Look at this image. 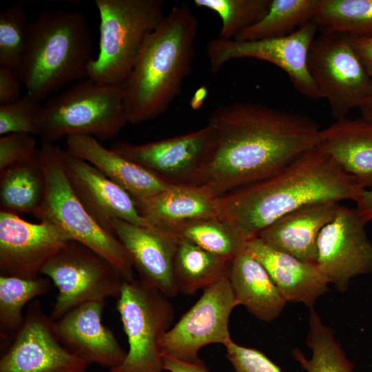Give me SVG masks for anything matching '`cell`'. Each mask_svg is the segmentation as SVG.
<instances>
[{
	"mask_svg": "<svg viewBox=\"0 0 372 372\" xmlns=\"http://www.w3.org/2000/svg\"><path fill=\"white\" fill-rule=\"evenodd\" d=\"M207 125L210 152L187 185L217 197L273 176L320 143L312 119L251 102L218 107Z\"/></svg>",
	"mask_w": 372,
	"mask_h": 372,
	"instance_id": "1",
	"label": "cell"
},
{
	"mask_svg": "<svg viewBox=\"0 0 372 372\" xmlns=\"http://www.w3.org/2000/svg\"><path fill=\"white\" fill-rule=\"evenodd\" d=\"M363 190L320 143L273 176L219 197L218 217L247 242L280 217L304 205L355 201Z\"/></svg>",
	"mask_w": 372,
	"mask_h": 372,
	"instance_id": "2",
	"label": "cell"
},
{
	"mask_svg": "<svg viewBox=\"0 0 372 372\" xmlns=\"http://www.w3.org/2000/svg\"><path fill=\"white\" fill-rule=\"evenodd\" d=\"M198 30V19L182 3L173 6L150 34L123 85L128 123L158 117L180 94L192 70Z\"/></svg>",
	"mask_w": 372,
	"mask_h": 372,
	"instance_id": "3",
	"label": "cell"
},
{
	"mask_svg": "<svg viewBox=\"0 0 372 372\" xmlns=\"http://www.w3.org/2000/svg\"><path fill=\"white\" fill-rule=\"evenodd\" d=\"M92 52V33L82 13L43 11L30 22L17 70L26 93L41 101L65 85L87 78Z\"/></svg>",
	"mask_w": 372,
	"mask_h": 372,
	"instance_id": "4",
	"label": "cell"
},
{
	"mask_svg": "<svg viewBox=\"0 0 372 372\" xmlns=\"http://www.w3.org/2000/svg\"><path fill=\"white\" fill-rule=\"evenodd\" d=\"M61 149L42 141L38 157L45 178V192L33 214L49 222L74 240L106 259L125 281L134 277L127 252L116 236L101 227L86 211L72 189L64 172Z\"/></svg>",
	"mask_w": 372,
	"mask_h": 372,
	"instance_id": "5",
	"label": "cell"
},
{
	"mask_svg": "<svg viewBox=\"0 0 372 372\" xmlns=\"http://www.w3.org/2000/svg\"><path fill=\"white\" fill-rule=\"evenodd\" d=\"M99 52L87 78L123 85L150 34L165 16L162 0H96Z\"/></svg>",
	"mask_w": 372,
	"mask_h": 372,
	"instance_id": "6",
	"label": "cell"
},
{
	"mask_svg": "<svg viewBox=\"0 0 372 372\" xmlns=\"http://www.w3.org/2000/svg\"><path fill=\"white\" fill-rule=\"evenodd\" d=\"M127 123L123 85L88 78L43 105L37 121L38 136L50 143L76 134L114 138Z\"/></svg>",
	"mask_w": 372,
	"mask_h": 372,
	"instance_id": "7",
	"label": "cell"
},
{
	"mask_svg": "<svg viewBox=\"0 0 372 372\" xmlns=\"http://www.w3.org/2000/svg\"><path fill=\"white\" fill-rule=\"evenodd\" d=\"M118 298L129 349L122 364L110 372H163L161 341L174 316L169 298L136 279L123 282Z\"/></svg>",
	"mask_w": 372,
	"mask_h": 372,
	"instance_id": "8",
	"label": "cell"
},
{
	"mask_svg": "<svg viewBox=\"0 0 372 372\" xmlns=\"http://www.w3.org/2000/svg\"><path fill=\"white\" fill-rule=\"evenodd\" d=\"M41 274L58 289L50 316L52 321L83 303L118 297L125 281L106 259L74 240L46 262Z\"/></svg>",
	"mask_w": 372,
	"mask_h": 372,
	"instance_id": "9",
	"label": "cell"
},
{
	"mask_svg": "<svg viewBox=\"0 0 372 372\" xmlns=\"http://www.w3.org/2000/svg\"><path fill=\"white\" fill-rule=\"evenodd\" d=\"M308 68L336 120L363 103L371 78L347 35L320 33L315 37L308 54Z\"/></svg>",
	"mask_w": 372,
	"mask_h": 372,
	"instance_id": "10",
	"label": "cell"
},
{
	"mask_svg": "<svg viewBox=\"0 0 372 372\" xmlns=\"http://www.w3.org/2000/svg\"><path fill=\"white\" fill-rule=\"evenodd\" d=\"M318 30L314 20L292 33L278 38L256 41L210 40L206 52L213 72L228 61L254 59L277 65L289 77L295 89L311 99H323L308 68V54Z\"/></svg>",
	"mask_w": 372,
	"mask_h": 372,
	"instance_id": "11",
	"label": "cell"
},
{
	"mask_svg": "<svg viewBox=\"0 0 372 372\" xmlns=\"http://www.w3.org/2000/svg\"><path fill=\"white\" fill-rule=\"evenodd\" d=\"M237 305L229 278L205 288L200 298L162 338L163 356L194 362L205 346L216 343L225 347L232 340L229 321Z\"/></svg>",
	"mask_w": 372,
	"mask_h": 372,
	"instance_id": "12",
	"label": "cell"
},
{
	"mask_svg": "<svg viewBox=\"0 0 372 372\" xmlns=\"http://www.w3.org/2000/svg\"><path fill=\"white\" fill-rule=\"evenodd\" d=\"M364 226L355 209L339 205L319 235L316 265L340 292L352 278L372 273V242Z\"/></svg>",
	"mask_w": 372,
	"mask_h": 372,
	"instance_id": "13",
	"label": "cell"
},
{
	"mask_svg": "<svg viewBox=\"0 0 372 372\" xmlns=\"http://www.w3.org/2000/svg\"><path fill=\"white\" fill-rule=\"evenodd\" d=\"M87 366L61 344L37 300L28 306L14 342L0 359V372H86Z\"/></svg>",
	"mask_w": 372,
	"mask_h": 372,
	"instance_id": "14",
	"label": "cell"
},
{
	"mask_svg": "<svg viewBox=\"0 0 372 372\" xmlns=\"http://www.w3.org/2000/svg\"><path fill=\"white\" fill-rule=\"evenodd\" d=\"M70 240L49 222L30 223L0 211V275L37 278L46 262Z\"/></svg>",
	"mask_w": 372,
	"mask_h": 372,
	"instance_id": "15",
	"label": "cell"
},
{
	"mask_svg": "<svg viewBox=\"0 0 372 372\" xmlns=\"http://www.w3.org/2000/svg\"><path fill=\"white\" fill-rule=\"evenodd\" d=\"M213 142L210 127L143 144L118 141L110 149L167 183L187 185L201 167Z\"/></svg>",
	"mask_w": 372,
	"mask_h": 372,
	"instance_id": "16",
	"label": "cell"
},
{
	"mask_svg": "<svg viewBox=\"0 0 372 372\" xmlns=\"http://www.w3.org/2000/svg\"><path fill=\"white\" fill-rule=\"evenodd\" d=\"M61 154L63 167L72 189L88 214L105 231L116 236L112 227L114 219L151 227L125 189L66 149H61Z\"/></svg>",
	"mask_w": 372,
	"mask_h": 372,
	"instance_id": "17",
	"label": "cell"
},
{
	"mask_svg": "<svg viewBox=\"0 0 372 372\" xmlns=\"http://www.w3.org/2000/svg\"><path fill=\"white\" fill-rule=\"evenodd\" d=\"M105 301L83 303L52 321L61 344L89 364L114 369L123 362L125 352L112 331L102 323Z\"/></svg>",
	"mask_w": 372,
	"mask_h": 372,
	"instance_id": "18",
	"label": "cell"
},
{
	"mask_svg": "<svg viewBox=\"0 0 372 372\" xmlns=\"http://www.w3.org/2000/svg\"><path fill=\"white\" fill-rule=\"evenodd\" d=\"M112 227L140 280L168 298L178 294L174 278L176 240L152 227L114 219Z\"/></svg>",
	"mask_w": 372,
	"mask_h": 372,
	"instance_id": "19",
	"label": "cell"
},
{
	"mask_svg": "<svg viewBox=\"0 0 372 372\" xmlns=\"http://www.w3.org/2000/svg\"><path fill=\"white\" fill-rule=\"evenodd\" d=\"M246 249L265 267L287 302L313 308L328 290L329 282L316 264L279 250L258 237L247 242Z\"/></svg>",
	"mask_w": 372,
	"mask_h": 372,
	"instance_id": "20",
	"label": "cell"
},
{
	"mask_svg": "<svg viewBox=\"0 0 372 372\" xmlns=\"http://www.w3.org/2000/svg\"><path fill=\"white\" fill-rule=\"evenodd\" d=\"M338 206L333 201L304 205L274 221L257 237L279 250L316 264L319 235L333 218Z\"/></svg>",
	"mask_w": 372,
	"mask_h": 372,
	"instance_id": "21",
	"label": "cell"
},
{
	"mask_svg": "<svg viewBox=\"0 0 372 372\" xmlns=\"http://www.w3.org/2000/svg\"><path fill=\"white\" fill-rule=\"evenodd\" d=\"M66 145L69 153L94 166L125 189L134 200L152 197L172 185L110 148H105L93 136L70 135L66 137Z\"/></svg>",
	"mask_w": 372,
	"mask_h": 372,
	"instance_id": "22",
	"label": "cell"
},
{
	"mask_svg": "<svg viewBox=\"0 0 372 372\" xmlns=\"http://www.w3.org/2000/svg\"><path fill=\"white\" fill-rule=\"evenodd\" d=\"M320 145L364 189H372V121L336 120L321 130Z\"/></svg>",
	"mask_w": 372,
	"mask_h": 372,
	"instance_id": "23",
	"label": "cell"
},
{
	"mask_svg": "<svg viewBox=\"0 0 372 372\" xmlns=\"http://www.w3.org/2000/svg\"><path fill=\"white\" fill-rule=\"evenodd\" d=\"M140 214L156 229L205 217L219 216L220 198L189 185H172L148 198L134 200Z\"/></svg>",
	"mask_w": 372,
	"mask_h": 372,
	"instance_id": "24",
	"label": "cell"
},
{
	"mask_svg": "<svg viewBox=\"0 0 372 372\" xmlns=\"http://www.w3.org/2000/svg\"><path fill=\"white\" fill-rule=\"evenodd\" d=\"M229 280L238 305L260 320H275L287 303L265 267L246 249L231 260Z\"/></svg>",
	"mask_w": 372,
	"mask_h": 372,
	"instance_id": "25",
	"label": "cell"
},
{
	"mask_svg": "<svg viewBox=\"0 0 372 372\" xmlns=\"http://www.w3.org/2000/svg\"><path fill=\"white\" fill-rule=\"evenodd\" d=\"M231 262L192 242L176 240L173 271L178 293L193 295L229 278Z\"/></svg>",
	"mask_w": 372,
	"mask_h": 372,
	"instance_id": "26",
	"label": "cell"
},
{
	"mask_svg": "<svg viewBox=\"0 0 372 372\" xmlns=\"http://www.w3.org/2000/svg\"><path fill=\"white\" fill-rule=\"evenodd\" d=\"M45 192V178L38 154L32 159L0 171L1 211L33 214Z\"/></svg>",
	"mask_w": 372,
	"mask_h": 372,
	"instance_id": "27",
	"label": "cell"
},
{
	"mask_svg": "<svg viewBox=\"0 0 372 372\" xmlns=\"http://www.w3.org/2000/svg\"><path fill=\"white\" fill-rule=\"evenodd\" d=\"M157 229L230 261L246 249L247 242L218 216L197 218Z\"/></svg>",
	"mask_w": 372,
	"mask_h": 372,
	"instance_id": "28",
	"label": "cell"
},
{
	"mask_svg": "<svg viewBox=\"0 0 372 372\" xmlns=\"http://www.w3.org/2000/svg\"><path fill=\"white\" fill-rule=\"evenodd\" d=\"M320 0H271L267 12L234 39L256 41L287 36L314 20Z\"/></svg>",
	"mask_w": 372,
	"mask_h": 372,
	"instance_id": "29",
	"label": "cell"
},
{
	"mask_svg": "<svg viewBox=\"0 0 372 372\" xmlns=\"http://www.w3.org/2000/svg\"><path fill=\"white\" fill-rule=\"evenodd\" d=\"M306 343L311 351L309 359L298 349H295L292 354L307 372H353V362L313 307L310 309Z\"/></svg>",
	"mask_w": 372,
	"mask_h": 372,
	"instance_id": "30",
	"label": "cell"
},
{
	"mask_svg": "<svg viewBox=\"0 0 372 372\" xmlns=\"http://www.w3.org/2000/svg\"><path fill=\"white\" fill-rule=\"evenodd\" d=\"M314 21L320 33L372 35V0H320Z\"/></svg>",
	"mask_w": 372,
	"mask_h": 372,
	"instance_id": "31",
	"label": "cell"
},
{
	"mask_svg": "<svg viewBox=\"0 0 372 372\" xmlns=\"http://www.w3.org/2000/svg\"><path fill=\"white\" fill-rule=\"evenodd\" d=\"M51 289L49 279H23L0 276L1 338L8 339L17 335L24 318L22 309L34 298L48 293Z\"/></svg>",
	"mask_w": 372,
	"mask_h": 372,
	"instance_id": "32",
	"label": "cell"
},
{
	"mask_svg": "<svg viewBox=\"0 0 372 372\" xmlns=\"http://www.w3.org/2000/svg\"><path fill=\"white\" fill-rule=\"evenodd\" d=\"M271 0H194L199 8L215 12L221 19L218 36L234 39L245 29L260 21L267 12Z\"/></svg>",
	"mask_w": 372,
	"mask_h": 372,
	"instance_id": "33",
	"label": "cell"
},
{
	"mask_svg": "<svg viewBox=\"0 0 372 372\" xmlns=\"http://www.w3.org/2000/svg\"><path fill=\"white\" fill-rule=\"evenodd\" d=\"M29 25L23 1L0 12V66L18 70L26 47Z\"/></svg>",
	"mask_w": 372,
	"mask_h": 372,
	"instance_id": "34",
	"label": "cell"
},
{
	"mask_svg": "<svg viewBox=\"0 0 372 372\" xmlns=\"http://www.w3.org/2000/svg\"><path fill=\"white\" fill-rule=\"evenodd\" d=\"M40 101L28 93L13 103L0 105V135L13 133L38 136L37 121L42 109Z\"/></svg>",
	"mask_w": 372,
	"mask_h": 372,
	"instance_id": "35",
	"label": "cell"
},
{
	"mask_svg": "<svg viewBox=\"0 0 372 372\" xmlns=\"http://www.w3.org/2000/svg\"><path fill=\"white\" fill-rule=\"evenodd\" d=\"M29 134L13 133L0 137V171L28 161L38 154L39 147Z\"/></svg>",
	"mask_w": 372,
	"mask_h": 372,
	"instance_id": "36",
	"label": "cell"
},
{
	"mask_svg": "<svg viewBox=\"0 0 372 372\" xmlns=\"http://www.w3.org/2000/svg\"><path fill=\"white\" fill-rule=\"evenodd\" d=\"M225 347L226 357L235 372H282L277 364L258 349L240 346L233 340Z\"/></svg>",
	"mask_w": 372,
	"mask_h": 372,
	"instance_id": "37",
	"label": "cell"
},
{
	"mask_svg": "<svg viewBox=\"0 0 372 372\" xmlns=\"http://www.w3.org/2000/svg\"><path fill=\"white\" fill-rule=\"evenodd\" d=\"M22 84L18 70L0 66V105L18 100L21 96Z\"/></svg>",
	"mask_w": 372,
	"mask_h": 372,
	"instance_id": "38",
	"label": "cell"
},
{
	"mask_svg": "<svg viewBox=\"0 0 372 372\" xmlns=\"http://www.w3.org/2000/svg\"><path fill=\"white\" fill-rule=\"evenodd\" d=\"M347 37L364 68L368 75L372 79V35Z\"/></svg>",
	"mask_w": 372,
	"mask_h": 372,
	"instance_id": "39",
	"label": "cell"
},
{
	"mask_svg": "<svg viewBox=\"0 0 372 372\" xmlns=\"http://www.w3.org/2000/svg\"><path fill=\"white\" fill-rule=\"evenodd\" d=\"M164 371L169 372H209L201 360L185 362L169 357H163Z\"/></svg>",
	"mask_w": 372,
	"mask_h": 372,
	"instance_id": "40",
	"label": "cell"
},
{
	"mask_svg": "<svg viewBox=\"0 0 372 372\" xmlns=\"http://www.w3.org/2000/svg\"><path fill=\"white\" fill-rule=\"evenodd\" d=\"M355 210L366 225L372 220V189H364L355 200Z\"/></svg>",
	"mask_w": 372,
	"mask_h": 372,
	"instance_id": "41",
	"label": "cell"
},
{
	"mask_svg": "<svg viewBox=\"0 0 372 372\" xmlns=\"http://www.w3.org/2000/svg\"><path fill=\"white\" fill-rule=\"evenodd\" d=\"M359 110L362 117L372 121V79L368 94Z\"/></svg>",
	"mask_w": 372,
	"mask_h": 372,
	"instance_id": "42",
	"label": "cell"
}]
</instances>
